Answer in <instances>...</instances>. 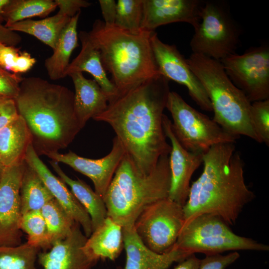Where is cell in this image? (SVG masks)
<instances>
[{"label": "cell", "mask_w": 269, "mask_h": 269, "mask_svg": "<svg viewBox=\"0 0 269 269\" xmlns=\"http://www.w3.org/2000/svg\"><path fill=\"white\" fill-rule=\"evenodd\" d=\"M169 80L162 75L147 80L108 103L93 118L108 123L139 171L150 173L162 156L169 155L163 126V111L169 92Z\"/></svg>", "instance_id": "obj_1"}, {"label": "cell", "mask_w": 269, "mask_h": 269, "mask_svg": "<svg viewBox=\"0 0 269 269\" xmlns=\"http://www.w3.org/2000/svg\"><path fill=\"white\" fill-rule=\"evenodd\" d=\"M203 169L190 185L183 206L185 221L202 214L217 215L235 224L255 195L244 177V162L234 143L212 146L203 154Z\"/></svg>", "instance_id": "obj_2"}, {"label": "cell", "mask_w": 269, "mask_h": 269, "mask_svg": "<svg viewBox=\"0 0 269 269\" xmlns=\"http://www.w3.org/2000/svg\"><path fill=\"white\" fill-rule=\"evenodd\" d=\"M30 132L37 154L66 148L82 129L74 107V93L38 77L23 78L14 99Z\"/></svg>", "instance_id": "obj_3"}, {"label": "cell", "mask_w": 269, "mask_h": 269, "mask_svg": "<svg viewBox=\"0 0 269 269\" xmlns=\"http://www.w3.org/2000/svg\"><path fill=\"white\" fill-rule=\"evenodd\" d=\"M153 32L134 34L115 26H107L100 19L94 21L88 32L100 51L105 70L111 75L117 98L160 75L150 43Z\"/></svg>", "instance_id": "obj_4"}, {"label": "cell", "mask_w": 269, "mask_h": 269, "mask_svg": "<svg viewBox=\"0 0 269 269\" xmlns=\"http://www.w3.org/2000/svg\"><path fill=\"white\" fill-rule=\"evenodd\" d=\"M170 181L169 155L161 156L144 175L126 152L104 197L107 216L122 227L133 226L146 207L168 197Z\"/></svg>", "instance_id": "obj_5"}, {"label": "cell", "mask_w": 269, "mask_h": 269, "mask_svg": "<svg viewBox=\"0 0 269 269\" xmlns=\"http://www.w3.org/2000/svg\"><path fill=\"white\" fill-rule=\"evenodd\" d=\"M187 61L207 94L213 121L231 134L262 143L251 119L252 103L231 81L221 62L193 53Z\"/></svg>", "instance_id": "obj_6"}, {"label": "cell", "mask_w": 269, "mask_h": 269, "mask_svg": "<svg viewBox=\"0 0 269 269\" xmlns=\"http://www.w3.org/2000/svg\"><path fill=\"white\" fill-rule=\"evenodd\" d=\"M175 247L189 254L228 251H268L269 246L234 233L219 216L202 214L185 221Z\"/></svg>", "instance_id": "obj_7"}, {"label": "cell", "mask_w": 269, "mask_h": 269, "mask_svg": "<svg viewBox=\"0 0 269 269\" xmlns=\"http://www.w3.org/2000/svg\"><path fill=\"white\" fill-rule=\"evenodd\" d=\"M194 29L192 53L217 61L235 54L240 43V28L224 1H204L200 21Z\"/></svg>", "instance_id": "obj_8"}, {"label": "cell", "mask_w": 269, "mask_h": 269, "mask_svg": "<svg viewBox=\"0 0 269 269\" xmlns=\"http://www.w3.org/2000/svg\"><path fill=\"white\" fill-rule=\"evenodd\" d=\"M166 108L172 118L171 127L174 135L188 151L204 153L214 145L235 143L240 137L226 132L213 119L190 106L175 92H169Z\"/></svg>", "instance_id": "obj_9"}, {"label": "cell", "mask_w": 269, "mask_h": 269, "mask_svg": "<svg viewBox=\"0 0 269 269\" xmlns=\"http://www.w3.org/2000/svg\"><path fill=\"white\" fill-rule=\"evenodd\" d=\"M185 222L183 206L166 198L146 207L134 225L145 246L162 254L173 248Z\"/></svg>", "instance_id": "obj_10"}, {"label": "cell", "mask_w": 269, "mask_h": 269, "mask_svg": "<svg viewBox=\"0 0 269 269\" xmlns=\"http://www.w3.org/2000/svg\"><path fill=\"white\" fill-rule=\"evenodd\" d=\"M233 83L251 102L269 99V47H251L242 54L230 55L220 61Z\"/></svg>", "instance_id": "obj_11"}, {"label": "cell", "mask_w": 269, "mask_h": 269, "mask_svg": "<svg viewBox=\"0 0 269 269\" xmlns=\"http://www.w3.org/2000/svg\"><path fill=\"white\" fill-rule=\"evenodd\" d=\"M150 43L158 71L169 81L186 87L192 100L203 110L211 112L207 94L199 80L190 69L187 59L175 45L162 42L154 31Z\"/></svg>", "instance_id": "obj_12"}, {"label": "cell", "mask_w": 269, "mask_h": 269, "mask_svg": "<svg viewBox=\"0 0 269 269\" xmlns=\"http://www.w3.org/2000/svg\"><path fill=\"white\" fill-rule=\"evenodd\" d=\"M25 163L24 160L5 167L0 180V246L20 245V189Z\"/></svg>", "instance_id": "obj_13"}, {"label": "cell", "mask_w": 269, "mask_h": 269, "mask_svg": "<svg viewBox=\"0 0 269 269\" xmlns=\"http://www.w3.org/2000/svg\"><path fill=\"white\" fill-rule=\"evenodd\" d=\"M126 153L123 144L116 136L113 140L111 151L101 158L82 157L72 151L63 154L50 152L45 155L51 160L67 164L88 177L93 183L95 192L104 199L115 172Z\"/></svg>", "instance_id": "obj_14"}, {"label": "cell", "mask_w": 269, "mask_h": 269, "mask_svg": "<svg viewBox=\"0 0 269 269\" xmlns=\"http://www.w3.org/2000/svg\"><path fill=\"white\" fill-rule=\"evenodd\" d=\"M162 126L171 147L169 155L171 181L168 198L183 206L188 199L191 177L202 163L203 153L188 151L181 145L172 131L171 121L165 114Z\"/></svg>", "instance_id": "obj_15"}, {"label": "cell", "mask_w": 269, "mask_h": 269, "mask_svg": "<svg viewBox=\"0 0 269 269\" xmlns=\"http://www.w3.org/2000/svg\"><path fill=\"white\" fill-rule=\"evenodd\" d=\"M75 223L65 238L54 242L49 251L39 253V263L43 269H92L98 260L89 255L84 246L88 238Z\"/></svg>", "instance_id": "obj_16"}, {"label": "cell", "mask_w": 269, "mask_h": 269, "mask_svg": "<svg viewBox=\"0 0 269 269\" xmlns=\"http://www.w3.org/2000/svg\"><path fill=\"white\" fill-rule=\"evenodd\" d=\"M204 1L200 0H143L141 29L155 31L161 25L186 22L194 29L201 20Z\"/></svg>", "instance_id": "obj_17"}, {"label": "cell", "mask_w": 269, "mask_h": 269, "mask_svg": "<svg viewBox=\"0 0 269 269\" xmlns=\"http://www.w3.org/2000/svg\"><path fill=\"white\" fill-rule=\"evenodd\" d=\"M24 160L37 173L46 186L64 209L83 229L87 238L93 232L90 217L85 208L78 201L60 178L56 177L40 159L32 143L28 146Z\"/></svg>", "instance_id": "obj_18"}, {"label": "cell", "mask_w": 269, "mask_h": 269, "mask_svg": "<svg viewBox=\"0 0 269 269\" xmlns=\"http://www.w3.org/2000/svg\"><path fill=\"white\" fill-rule=\"evenodd\" d=\"M123 228L126 263L122 269H168L191 255L175 246L169 252L159 254L145 246L135 232L134 225Z\"/></svg>", "instance_id": "obj_19"}, {"label": "cell", "mask_w": 269, "mask_h": 269, "mask_svg": "<svg viewBox=\"0 0 269 269\" xmlns=\"http://www.w3.org/2000/svg\"><path fill=\"white\" fill-rule=\"evenodd\" d=\"M69 76L75 88V114L82 129L89 119H93L106 109L109 99L98 84L94 80L85 78L82 72H73Z\"/></svg>", "instance_id": "obj_20"}, {"label": "cell", "mask_w": 269, "mask_h": 269, "mask_svg": "<svg viewBox=\"0 0 269 269\" xmlns=\"http://www.w3.org/2000/svg\"><path fill=\"white\" fill-rule=\"evenodd\" d=\"M78 37L82 44L79 54L70 63L64 73V77L76 72L90 74L109 99V103L118 97L117 91L107 77L101 60L99 49L91 39L88 32L80 31Z\"/></svg>", "instance_id": "obj_21"}, {"label": "cell", "mask_w": 269, "mask_h": 269, "mask_svg": "<svg viewBox=\"0 0 269 269\" xmlns=\"http://www.w3.org/2000/svg\"><path fill=\"white\" fill-rule=\"evenodd\" d=\"M123 248V228L108 216L93 231L84 246L85 251L98 261H115Z\"/></svg>", "instance_id": "obj_22"}, {"label": "cell", "mask_w": 269, "mask_h": 269, "mask_svg": "<svg viewBox=\"0 0 269 269\" xmlns=\"http://www.w3.org/2000/svg\"><path fill=\"white\" fill-rule=\"evenodd\" d=\"M32 143L30 132L19 116L0 131V162L7 167L24 160L28 145Z\"/></svg>", "instance_id": "obj_23"}, {"label": "cell", "mask_w": 269, "mask_h": 269, "mask_svg": "<svg viewBox=\"0 0 269 269\" xmlns=\"http://www.w3.org/2000/svg\"><path fill=\"white\" fill-rule=\"evenodd\" d=\"M81 11L71 17L62 31L53 54L45 60L44 66L50 79L64 78L73 50L79 46L77 24Z\"/></svg>", "instance_id": "obj_24"}, {"label": "cell", "mask_w": 269, "mask_h": 269, "mask_svg": "<svg viewBox=\"0 0 269 269\" xmlns=\"http://www.w3.org/2000/svg\"><path fill=\"white\" fill-rule=\"evenodd\" d=\"M50 163L59 178L71 188V191L89 215L93 231L98 228L107 217V211L104 199L83 181L74 180L67 175L53 160Z\"/></svg>", "instance_id": "obj_25"}, {"label": "cell", "mask_w": 269, "mask_h": 269, "mask_svg": "<svg viewBox=\"0 0 269 269\" xmlns=\"http://www.w3.org/2000/svg\"><path fill=\"white\" fill-rule=\"evenodd\" d=\"M71 18L57 12L55 15L40 20L28 19L7 26L13 31H18L32 35L53 50L59 38Z\"/></svg>", "instance_id": "obj_26"}, {"label": "cell", "mask_w": 269, "mask_h": 269, "mask_svg": "<svg viewBox=\"0 0 269 269\" xmlns=\"http://www.w3.org/2000/svg\"><path fill=\"white\" fill-rule=\"evenodd\" d=\"M25 163L20 189L22 215L31 211L40 210L54 198L35 170Z\"/></svg>", "instance_id": "obj_27"}, {"label": "cell", "mask_w": 269, "mask_h": 269, "mask_svg": "<svg viewBox=\"0 0 269 269\" xmlns=\"http://www.w3.org/2000/svg\"><path fill=\"white\" fill-rule=\"evenodd\" d=\"M57 7L53 0H10L4 9V26L33 17H45Z\"/></svg>", "instance_id": "obj_28"}, {"label": "cell", "mask_w": 269, "mask_h": 269, "mask_svg": "<svg viewBox=\"0 0 269 269\" xmlns=\"http://www.w3.org/2000/svg\"><path fill=\"white\" fill-rule=\"evenodd\" d=\"M40 211L46 223L50 248L54 242L70 233L76 222L55 198L48 202Z\"/></svg>", "instance_id": "obj_29"}, {"label": "cell", "mask_w": 269, "mask_h": 269, "mask_svg": "<svg viewBox=\"0 0 269 269\" xmlns=\"http://www.w3.org/2000/svg\"><path fill=\"white\" fill-rule=\"evenodd\" d=\"M40 250L27 242L13 247L0 246V269H37Z\"/></svg>", "instance_id": "obj_30"}, {"label": "cell", "mask_w": 269, "mask_h": 269, "mask_svg": "<svg viewBox=\"0 0 269 269\" xmlns=\"http://www.w3.org/2000/svg\"><path fill=\"white\" fill-rule=\"evenodd\" d=\"M143 0H118L115 26L134 34L141 32Z\"/></svg>", "instance_id": "obj_31"}, {"label": "cell", "mask_w": 269, "mask_h": 269, "mask_svg": "<svg viewBox=\"0 0 269 269\" xmlns=\"http://www.w3.org/2000/svg\"><path fill=\"white\" fill-rule=\"evenodd\" d=\"M20 229L27 234L28 244L44 250L50 249L46 223L40 210L31 211L22 215Z\"/></svg>", "instance_id": "obj_32"}, {"label": "cell", "mask_w": 269, "mask_h": 269, "mask_svg": "<svg viewBox=\"0 0 269 269\" xmlns=\"http://www.w3.org/2000/svg\"><path fill=\"white\" fill-rule=\"evenodd\" d=\"M36 62L29 53L0 42V66L3 69L17 74L24 73L30 70Z\"/></svg>", "instance_id": "obj_33"}, {"label": "cell", "mask_w": 269, "mask_h": 269, "mask_svg": "<svg viewBox=\"0 0 269 269\" xmlns=\"http://www.w3.org/2000/svg\"><path fill=\"white\" fill-rule=\"evenodd\" d=\"M251 116L254 129L262 143L269 145V99L251 103Z\"/></svg>", "instance_id": "obj_34"}, {"label": "cell", "mask_w": 269, "mask_h": 269, "mask_svg": "<svg viewBox=\"0 0 269 269\" xmlns=\"http://www.w3.org/2000/svg\"><path fill=\"white\" fill-rule=\"evenodd\" d=\"M240 257L237 251H233L226 255L220 254L206 255L200 260L198 269H226Z\"/></svg>", "instance_id": "obj_35"}, {"label": "cell", "mask_w": 269, "mask_h": 269, "mask_svg": "<svg viewBox=\"0 0 269 269\" xmlns=\"http://www.w3.org/2000/svg\"><path fill=\"white\" fill-rule=\"evenodd\" d=\"M22 78L19 74L8 72L0 66V95L15 99Z\"/></svg>", "instance_id": "obj_36"}, {"label": "cell", "mask_w": 269, "mask_h": 269, "mask_svg": "<svg viewBox=\"0 0 269 269\" xmlns=\"http://www.w3.org/2000/svg\"><path fill=\"white\" fill-rule=\"evenodd\" d=\"M19 116L15 99L0 95V131Z\"/></svg>", "instance_id": "obj_37"}, {"label": "cell", "mask_w": 269, "mask_h": 269, "mask_svg": "<svg viewBox=\"0 0 269 269\" xmlns=\"http://www.w3.org/2000/svg\"><path fill=\"white\" fill-rule=\"evenodd\" d=\"M59 10L58 12L70 18L75 16L81 8L90 6L91 3L84 0H55Z\"/></svg>", "instance_id": "obj_38"}, {"label": "cell", "mask_w": 269, "mask_h": 269, "mask_svg": "<svg viewBox=\"0 0 269 269\" xmlns=\"http://www.w3.org/2000/svg\"><path fill=\"white\" fill-rule=\"evenodd\" d=\"M102 16L106 26H115L116 13L117 2L114 0H99Z\"/></svg>", "instance_id": "obj_39"}, {"label": "cell", "mask_w": 269, "mask_h": 269, "mask_svg": "<svg viewBox=\"0 0 269 269\" xmlns=\"http://www.w3.org/2000/svg\"><path fill=\"white\" fill-rule=\"evenodd\" d=\"M21 40L22 37L16 32L10 30L4 25L0 24V42L15 46Z\"/></svg>", "instance_id": "obj_40"}, {"label": "cell", "mask_w": 269, "mask_h": 269, "mask_svg": "<svg viewBox=\"0 0 269 269\" xmlns=\"http://www.w3.org/2000/svg\"><path fill=\"white\" fill-rule=\"evenodd\" d=\"M200 259L192 254L179 262L173 269H198Z\"/></svg>", "instance_id": "obj_41"}, {"label": "cell", "mask_w": 269, "mask_h": 269, "mask_svg": "<svg viewBox=\"0 0 269 269\" xmlns=\"http://www.w3.org/2000/svg\"><path fill=\"white\" fill-rule=\"evenodd\" d=\"M10 0H0V24H2L4 20V9Z\"/></svg>", "instance_id": "obj_42"}, {"label": "cell", "mask_w": 269, "mask_h": 269, "mask_svg": "<svg viewBox=\"0 0 269 269\" xmlns=\"http://www.w3.org/2000/svg\"><path fill=\"white\" fill-rule=\"evenodd\" d=\"M5 167L0 162V180L3 174Z\"/></svg>", "instance_id": "obj_43"}]
</instances>
